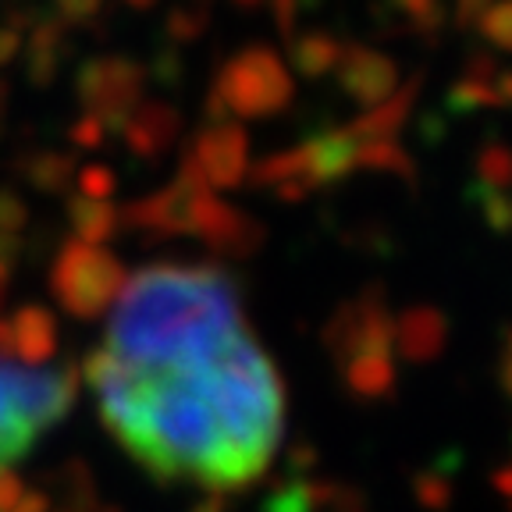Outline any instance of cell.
<instances>
[{
  "instance_id": "6da1fadb",
  "label": "cell",
  "mask_w": 512,
  "mask_h": 512,
  "mask_svg": "<svg viewBox=\"0 0 512 512\" xmlns=\"http://www.w3.org/2000/svg\"><path fill=\"white\" fill-rule=\"evenodd\" d=\"M86 377L114 438L157 477L242 488L281 445L285 392L249 331L143 363L96 349Z\"/></svg>"
},
{
  "instance_id": "7a4b0ae2",
  "label": "cell",
  "mask_w": 512,
  "mask_h": 512,
  "mask_svg": "<svg viewBox=\"0 0 512 512\" xmlns=\"http://www.w3.org/2000/svg\"><path fill=\"white\" fill-rule=\"evenodd\" d=\"M235 331H246L242 306L221 271L160 264L121 285L100 352L121 363H143Z\"/></svg>"
},
{
  "instance_id": "3957f363",
  "label": "cell",
  "mask_w": 512,
  "mask_h": 512,
  "mask_svg": "<svg viewBox=\"0 0 512 512\" xmlns=\"http://www.w3.org/2000/svg\"><path fill=\"white\" fill-rule=\"evenodd\" d=\"M72 406V377L64 370L18 367L0 360V512L11 488V466L29 452L47 427Z\"/></svg>"
},
{
  "instance_id": "277c9868",
  "label": "cell",
  "mask_w": 512,
  "mask_h": 512,
  "mask_svg": "<svg viewBox=\"0 0 512 512\" xmlns=\"http://www.w3.org/2000/svg\"><path fill=\"white\" fill-rule=\"evenodd\" d=\"M292 82H288L285 64L271 50H246L224 64L217 89L210 96L217 121H228L224 114H239V118H264L288 104Z\"/></svg>"
},
{
  "instance_id": "5b68a950",
  "label": "cell",
  "mask_w": 512,
  "mask_h": 512,
  "mask_svg": "<svg viewBox=\"0 0 512 512\" xmlns=\"http://www.w3.org/2000/svg\"><path fill=\"white\" fill-rule=\"evenodd\" d=\"M125 271L107 249L89 246L82 239H72L61 249L54 264V296L75 317H96L107 306H114Z\"/></svg>"
},
{
  "instance_id": "8992f818",
  "label": "cell",
  "mask_w": 512,
  "mask_h": 512,
  "mask_svg": "<svg viewBox=\"0 0 512 512\" xmlns=\"http://www.w3.org/2000/svg\"><path fill=\"white\" fill-rule=\"evenodd\" d=\"M246 175V136L232 121H214V125L196 139L189 160L182 164V175L203 189H228Z\"/></svg>"
},
{
  "instance_id": "52a82bcc",
  "label": "cell",
  "mask_w": 512,
  "mask_h": 512,
  "mask_svg": "<svg viewBox=\"0 0 512 512\" xmlns=\"http://www.w3.org/2000/svg\"><path fill=\"white\" fill-rule=\"evenodd\" d=\"M139 86H143V72L125 57H100L89 61L79 75V93L86 100L89 114L100 121L125 118L139 100Z\"/></svg>"
},
{
  "instance_id": "ba28073f",
  "label": "cell",
  "mask_w": 512,
  "mask_h": 512,
  "mask_svg": "<svg viewBox=\"0 0 512 512\" xmlns=\"http://www.w3.org/2000/svg\"><path fill=\"white\" fill-rule=\"evenodd\" d=\"M338 79H342L345 93H349L352 100H360V104H367V107L388 100V96L395 93V86H399L395 64L388 61V57L370 54V50H360V47L342 50Z\"/></svg>"
},
{
  "instance_id": "9c48e42d",
  "label": "cell",
  "mask_w": 512,
  "mask_h": 512,
  "mask_svg": "<svg viewBox=\"0 0 512 512\" xmlns=\"http://www.w3.org/2000/svg\"><path fill=\"white\" fill-rule=\"evenodd\" d=\"M8 328H11L15 356L29 363V367L32 363H43L50 352H54L57 324L47 310H40V306H25V310H18L15 317L8 320Z\"/></svg>"
},
{
  "instance_id": "30bf717a",
  "label": "cell",
  "mask_w": 512,
  "mask_h": 512,
  "mask_svg": "<svg viewBox=\"0 0 512 512\" xmlns=\"http://www.w3.org/2000/svg\"><path fill=\"white\" fill-rule=\"evenodd\" d=\"M175 132H178V114L168 111L164 104L139 107V111L132 114V121L125 125L128 146L136 153H143V157H157L160 150H168Z\"/></svg>"
},
{
  "instance_id": "8fae6325",
  "label": "cell",
  "mask_w": 512,
  "mask_h": 512,
  "mask_svg": "<svg viewBox=\"0 0 512 512\" xmlns=\"http://www.w3.org/2000/svg\"><path fill=\"white\" fill-rule=\"evenodd\" d=\"M68 217H72V228L79 232V239L89 242V246H100L114 232V224H118L114 200H86V196L72 200Z\"/></svg>"
},
{
  "instance_id": "7c38bea8",
  "label": "cell",
  "mask_w": 512,
  "mask_h": 512,
  "mask_svg": "<svg viewBox=\"0 0 512 512\" xmlns=\"http://www.w3.org/2000/svg\"><path fill=\"white\" fill-rule=\"evenodd\" d=\"M342 50H345V43H338L328 32H310V36H303V40L296 43L292 57H296V68L303 75H328L331 68H338V61H342Z\"/></svg>"
},
{
  "instance_id": "4fadbf2b",
  "label": "cell",
  "mask_w": 512,
  "mask_h": 512,
  "mask_svg": "<svg viewBox=\"0 0 512 512\" xmlns=\"http://www.w3.org/2000/svg\"><path fill=\"white\" fill-rule=\"evenodd\" d=\"M441 317L434 310H409L406 317L399 320V328H395V335L402 338V345L413 352H420L424 356L427 349H438L441 342Z\"/></svg>"
},
{
  "instance_id": "5bb4252c",
  "label": "cell",
  "mask_w": 512,
  "mask_h": 512,
  "mask_svg": "<svg viewBox=\"0 0 512 512\" xmlns=\"http://www.w3.org/2000/svg\"><path fill=\"white\" fill-rule=\"evenodd\" d=\"M29 178L40 189H64L68 185V178H72V160L61 157V153H43V157H36L29 164Z\"/></svg>"
},
{
  "instance_id": "9a60e30c",
  "label": "cell",
  "mask_w": 512,
  "mask_h": 512,
  "mask_svg": "<svg viewBox=\"0 0 512 512\" xmlns=\"http://www.w3.org/2000/svg\"><path fill=\"white\" fill-rule=\"evenodd\" d=\"M480 32L495 43L498 50H505L512 43V11H509V0H491L484 15L477 18Z\"/></svg>"
},
{
  "instance_id": "2e32d148",
  "label": "cell",
  "mask_w": 512,
  "mask_h": 512,
  "mask_svg": "<svg viewBox=\"0 0 512 512\" xmlns=\"http://www.w3.org/2000/svg\"><path fill=\"white\" fill-rule=\"evenodd\" d=\"M480 178L491 189H505V182H509V153H505V146L495 143L480 153Z\"/></svg>"
},
{
  "instance_id": "e0dca14e",
  "label": "cell",
  "mask_w": 512,
  "mask_h": 512,
  "mask_svg": "<svg viewBox=\"0 0 512 512\" xmlns=\"http://www.w3.org/2000/svg\"><path fill=\"white\" fill-rule=\"evenodd\" d=\"M406 18H413L420 29H438L441 25V0H395Z\"/></svg>"
},
{
  "instance_id": "ac0fdd59",
  "label": "cell",
  "mask_w": 512,
  "mask_h": 512,
  "mask_svg": "<svg viewBox=\"0 0 512 512\" xmlns=\"http://www.w3.org/2000/svg\"><path fill=\"white\" fill-rule=\"evenodd\" d=\"M79 189L86 200H111L114 196V175L107 168H86L79 175Z\"/></svg>"
},
{
  "instance_id": "d6986e66",
  "label": "cell",
  "mask_w": 512,
  "mask_h": 512,
  "mask_svg": "<svg viewBox=\"0 0 512 512\" xmlns=\"http://www.w3.org/2000/svg\"><path fill=\"white\" fill-rule=\"evenodd\" d=\"M72 139L79 146H96L104 139V121L96 118V114H82V121L72 128Z\"/></svg>"
},
{
  "instance_id": "ffe728a7",
  "label": "cell",
  "mask_w": 512,
  "mask_h": 512,
  "mask_svg": "<svg viewBox=\"0 0 512 512\" xmlns=\"http://www.w3.org/2000/svg\"><path fill=\"white\" fill-rule=\"evenodd\" d=\"M100 0H57V11H61L68 22H86V18L96 15Z\"/></svg>"
},
{
  "instance_id": "44dd1931",
  "label": "cell",
  "mask_w": 512,
  "mask_h": 512,
  "mask_svg": "<svg viewBox=\"0 0 512 512\" xmlns=\"http://www.w3.org/2000/svg\"><path fill=\"white\" fill-rule=\"evenodd\" d=\"M18 43H22V29L4 25V29H0V64L11 61V57L18 54Z\"/></svg>"
},
{
  "instance_id": "7402d4cb",
  "label": "cell",
  "mask_w": 512,
  "mask_h": 512,
  "mask_svg": "<svg viewBox=\"0 0 512 512\" xmlns=\"http://www.w3.org/2000/svg\"><path fill=\"white\" fill-rule=\"evenodd\" d=\"M491 0H456L459 8V22H477L480 15H484V8H488Z\"/></svg>"
},
{
  "instance_id": "603a6c76",
  "label": "cell",
  "mask_w": 512,
  "mask_h": 512,
  "mask_svg": "<svg viewBox=\"0 0 512 512\" xmlns=\"http://www.w3.org/2000/svg\"><path fill=\"white\" fill-rule=\"evenodd\" d=\"M128 4H132V8H150L153 0H128Z\"/></svg>"
},
{
  "instance_id": "cb8c5ba5",
  "label": "cell",
  "mask_w": 512,
  "mask_h": 512,
  "mask_svg": "<svg viewBox=\"0 0 512 512\" xmlns=\"http://www.w3.org/2000/svg\"><path fill=\"white\" fill-rule=\"evenodd\" d=\"M239 4H260V0H239Z\"/></svg>"
}]
</instances>
